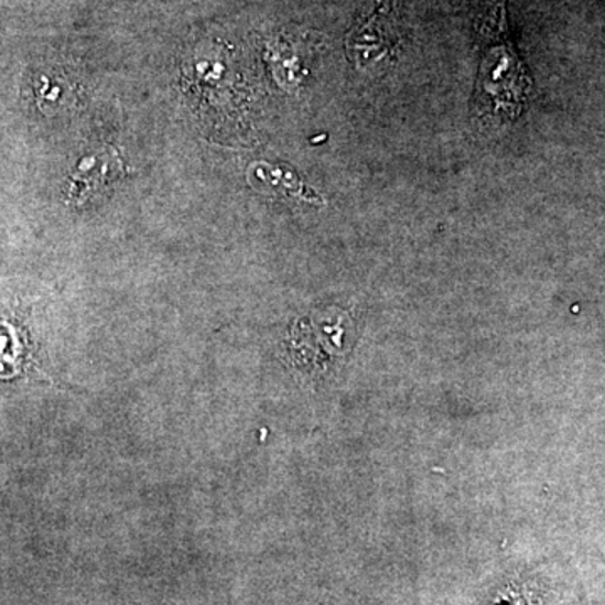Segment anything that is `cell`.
Here are the masks:
<instances>
[{"label":"cell","instance_id":"1","mask_svg":"<svg viewBox=\"0 0 605 605\" xmlns=\"http://www.w3.org/2000/svg\"><path fill=\"white\" fill-rule=\"evenodd\" d=\"M123 174V159L118 155L117 150L108 149L93 153L76 166L75 174L67 185V201L73 206H83L110 188Z\"/></svg>","mask_w":605,"mask_h":605}]
</instances>
